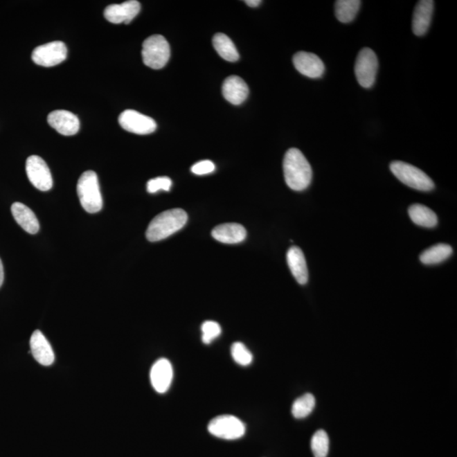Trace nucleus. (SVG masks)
I'll return each instance as SVG.
<instances>
[{"mask_svg": "<svg viewBox=\"0 0 457 457\" xmlns=\"http://www.w3.org/2000/svg\"><path fill=\"white\" fill-rule=\"evenodd\" d=\"M284 177L289 188L296 192L307 189L311 184L312 170L303 152L291 148L285 155Z\"/></svg>", "mask_w": 457, "mask_h": 457, "instance_id": "obj_1", "label": "nucleus"}, {"mask_svg": "<svg viewBox=\"0 0 457 457\" xmlns=\"http://www.w3.org/2000/svg\"><path fill=\"white\" fill-rule=\"evenodd\" d=\"M188 216L181 208H173L159 213L151 221L146 236L148 241L154 242L169 238L186 226Z\"/></svg>", "mask_w": 457, "mask_h": 457, "instance_id": "obj_2", "label": "nucleus"}, {"mask_svg": "<svg viewBox=\"0 0 457 457\" xmlns=\"http://www.w3.org/2000/svg\"><path fill=\"white\" fill-rule=\"evenodd\" d=\"M78 194L82 208L87 213H95L101 210L102 198L97 174L94 171H86L81 175L78 183Z\"/></svg>", "mask_w": 457, "mask_h": 457, "instance_id": "obj_3", "label": "nucleus"}, {"mask_svg": "<svg viewBox=\"0 0 457 457\" xmlns=\"http://www.w3.org/2000/svg\"><path fill=\"white\" fill-rule=\"evenodd\" d=\"M391 170L400 181L411 188L421 192H429L434 188L432 179L416 166L402 161H394L391 163Z\"/></svg>", "mask_w": 457, "mask_h": 457, "instance_id": "obj_4", "label": "nucleus"}, {"mask_svg": "<svg viewBox=\"0 0 457 457\" xmlns=\"http://www.w3.org/2000/svg\"><path fill=\"white\" fill-rule=\"evenodd\" d=\"M142 55L147 66L159 70L165 67L170 60V44L165 37L152 35L143 42Z\"/></svg>", "mask_w": 457, "mask_h": 457, "instance_id": "obj_5", "label": "nucleus"}, {"mask_svg": "<svg viewBox=\"0 0 457 457\" xmlns=\"http://www.w3.org/2000/svg\"><path fill=\"white\" fill-rule=\"evenodd\" d=\"M212 436L219 439L233 440L240 439L246 433V427L239 418L231 415H221L213 418L208 426Z\"/></svg>", "mask_w": 457, "mask_h": 457, "instance_id": "obj_6", "label": "nucleus"}, {"mask_svg": "<svg viewBox=\"0 0 457 457\" xmlns=\"http://www.w3.org/2000/svg\"><path fill=\"white\" fill-rule=\"evenodd\" d=\"M379 61L371 48H365L358 53L355 64V74L359 85L370 89L378 73Z\"/></svg>", "mask_w": 457, "mask_h": 457, "instance_id": "obj_7", "label": "nucleus"}, {"mask_svg": "<svg viewBox=\"0 0 457 457\" xmlns=\"http://www.w3.org/2000/svg\"><path fill=\"white\" fill-rule=\"evenodd\" d=\"M66 56V44L63 42L55 41L38 46L33 52L32 59L38 66L51 67L62 63Z\"/></svg>", "mask_w": 457, "mask_h": 457, "instance_id": "obj_8", "label": "nucleus"}, {"mask_svg": "<svg viewBox=\"0 0 457 457\" xmlns=\"http://www.w3.org/2000/svg\"><path fill=\"white\" fill-rule=\"evenodd\" d=\"M26 174L29 181L38 190L47 192L52 188L53 179L47 163L39 156L33 155L26 160Z\"/></svg>", "mask_w": 457, "mask_h": 457, "instance_id": "obj_9", "label": "nucleus"}, {"mask_svg": "<svg viewBox=\"0 0 457 457\" xmlns=\"http://www.w3.org/2000/svg\"><path fill=\"white\" fill-rule=\"evenodd\" d=\"M119 123L125 131L138 135L151 134L157 128L154 119L132 109L125 110L120 114Z\"/></svg>", "mask_w": 457, "mask_h": 457, "instance_id": "obj_10", "label": "nucleus"}, {"mask_svg": "<svg viewBox=\"0 0 457 457\" xmlns=\"http://www.w3.org/2000/svg\"><path fill=\"white\" fill-rule=\"evenodd\" d=\"M293 64L301 74L310 78H320L325 73V64L314 53L304 51L296 53L293 57Z\"/></svg>", "mask_w": 457, "mask_h": 457, "instance_id": "obj_11", "label": "nucleus"}, {"mask_svg": "<svg viewBox=\"0 0 457 457\" xmlns=\"http://www.w3.org/2000/svg\"><path fill=\"white\" fill-rule=\"evenodd\" d=\"M141 10V5L136 0H129L120 3V5L109 6L105 10V17L107 21L113 24H129Z\"/></svg>", "mask_w": 457, "mask_h": 457, "instance_id": "obj_12", "label": "nucleus"}, {"mask_svg": "<svg viewBox=\"0 0 457 457\" xmlns=\"http://www.w3.org/2000/svg\"><path fill=\"white\" fill-rule=\"evenodd\" d=\"M49 125L64 136H73L78 132L80 121L78 117L67 110H55L48 114Z\"/></svg>", "mask_w": 457, "mask_h": 457, "instance_id": "obj_13", "label": "nucleus"}, {"mask_svg": "<svg viewBox=\"0 0 457 457\" xmlns=\"http://www.w3.org/2000/svg\"><path fill=\"white\" fill-rule=\"evenodd\" d=\"M152 387L159 393H165L173 379L172 365L169 360L161 358L152 366L150 373Z\"/></svg>", "mask_w": 457, "mask_h": 457, "instance_id": "obj_14", "label": "nucleus"}, {"mask_svg": "<svg viewBox=\"0 0 457 457\" xmlns=\"http://www.w3.org/2000/svg\"><path fill=\"white\" fill-rule=\"evenodd\" d=\"M30 352L37 363L51 366L55 361V353L47 339L40 330L34 331L30 340Z\"/></svg>", "mask_w": 457, "mask_h": 457, "instance_id": "obj_15", "label": "nucleus"}, {"mask_svg": "<svg viewBox=\"0 0 457 457\" xmlns=\"http://www.w3.org/2000/svg\"><path fill=\"white\" fill-rule=\"evenodd\" d=\"M434 3L432 0H422L417 3L413 17V30L415 35L424 36L431 24Z\"/></svg>", "mask_w": 457, "mask_h": 457, "instance_id": "obj_16", "label": "nucleus"}, {"mask_svg": "<svg viewBox=\"0 0 457 457\" xmlns=\"http://www.w3.org/2000/svg\"><path fill=\"white\" fill-rule=\"evenodd\" d=\"M222 93L228 102L234 105L242 104L249 94L247 83L236 75L228 76L224 82Z\"/></svg>", "mask_w": 457, "mask_h": 457, "instance_id": "obj_17", "label": "nucleus"}, {"mask_svg": "<svg viewBox=\"0 0 457 457\" xmlns=\"http://www.w3.org/2000/svg\"><path fill=\"white\" fill-rule=\"evenodd\" d=\"M212 236L219 242L236 244L244 241L247 238V231L242 224L227 223L213 228Z\"/></svg>", "mask_w": 457, "mask_h": 457, "instance_id": "obj_18", "label": "nucleus"}, {"mask_svg": "<svg viewBox=\"0 0 457 457\" xmlns=\"http://www.w3.org/2000/svg\"><path fill=\"white\" fill-rule=\"evenodd\" d=\"M287 264L293 276L300 285L308 281V269L303 251L298 247H292L287 251Z\"/></svg>", "mask_w": 457, "mask_h": 457, "instance_id": "obj_19", "label": "nucleus"}, {"mask_svg": "<svg viewBox=\"0 0 457 457\" xmlns=\"http://www.w3.org/2000/svg\"><path fill=\"white\" fill-rule=\"evenodd\" d=\"M11 213L17 223L29 234H36L39 231V223L34 213L21 203L11 206Z\"/></svg>", "mask_w": 457, "mask_h": 457, "instance_id": "obj_20", "label": "nucleus"}, {"mask_svg": "<svg viewBox=\"0 0 457 457\" xmlns=\"http://www.w3.org/2000/svg\"><path fill=\"white\" fill-rule=\"evenodd\" d=\"M410 219L417 226L433 228L438 224L436 213L431 209L422 204L411 205L409 209Z\"/></svg>", "mask_w": 457, "mask_h": 457, "instance_id": "obj_21", "label": "nucleus"}, {"mask_svg": "<svg viewBox=\"0 0 457 457\" xmlns=\"http://www.w3.org/2000/svg\"><path fill=\"white\" fill-rule=\"evenodd\" d=\"M213 45L221 58L228 61V62H235L239 60L240 55L238 49H236L233 42L226 34H216L213 38Z\"/></svg>", "mask_w": 457, "mask_h": 457, "instance_id": "obj_22", "label": "nucleus"}, {"mask_svg": "<svg viewBox=\"0 0 457 457\" xmlns=\"http://www.w3.org/2000/svg\"><path fill=\"white\" fill-rule=\"evenodd\" d=\"M452 247L448 244L440 243L429 247L420 255V260L426 265L440 264L451 256Z\"/></svg>", "mask_w": 457, "mask_h": 457, "instance_id": "obj_23", "label": "nucleus"}, {"mask_svg": "<svg viewBox=\"0 0 457 457\" xmlns=\"http://www.w3.org/2000/svg\"><path fill=\"white\" fill-rule=\"evenodd\" d=\"M360 0H338L335 2V15L342 23L352 22L359 11Z\"/></svg>", "mask_w": 457, "mask_h": 457, "instance_id": "obj_24", "label": "nucleus"}, {"mask_svg": "<svg viewBox=\"0 0 457 457\" xmlns=\"http://www.w3.org/2000/svg\"><path fill=\"white\" fill-rule=\"evenodd\" d=\"M316 405V400L314 395L305 394L297 398L293 403L292 413L293 417L297 419L305 418L312 413Z\"/></svg>", "mask_w": 457, "mask_h": 457, "instance_id": "obj_25", "label": "nucleus"}, {"mask_svg": "<svg viewBox=\"0 0 457 457\" xmlns=\"http://www.w3.org/2000/svg\"><path fill=\"white\" fill-rule=\"evenodd\" d=\"M311 449L314 457H327L330 449V439L325 430H318L311 440Z\"/></svg>", "mask_w": 457, "mask_h": 457, "instance_id": "obj_26", "label": "nucleus"}, {"mask_svg": "<svg viewBox=\"0 0 457 457\" xmlns=\"http://www.w3.org/2000/svg\"><path fill=\"white\" fill-rule=\"evenodd\" d=\"M231 356L236 364L247 366L253 361V355L245 345L241 342H235L231 346Z\"/></svg>", "mask_w": 457, "mask_h": 457, "instance_id": "obj_27", "label": "nucleus"}, {"mask_svg": "<svg viewBox=\"0 0 457 457\" xmlns=\"http://www.w3.org/2000/svg\"><path fill=\"white\" fill-rule=\"evenodd\" d=\"M201 332H203L201 340H203L204 344L208 345L219 337L221 332H222V330H221V327L218 323L206 321L201 325Z\"/></svg>", "mask_w": 457, "mask_h": 457, "instance_id": "obj_28", "label": "nucleus"}, {"mask_svg": "<svg viewBox=\"0 0 457 457\" xmlns=\"http://www.w3.org/2000/svg\"><path fill=\"white\" fill-rule=\"evenodd\" d=\"M172 186V181L169 177H157L152 179L147 184V190L150 193H156L160 190L169 192Z\"/></svg>", "mask_w": 457, "mask_h": 457, "instance_id": "obj_29", "label": "nucleus"}, {"mask_svg": "<svg viewBox=\"0 0 457 457\" xmlns=\"http://www.w3.org/2000/svg\"><path fill=\"white\" fill-rule=\"evenodd\" d=\"M215 170V163L210 160H203V161L198 162L192 167V172L198 175L210 174Z\"/></svg>", "mask_w": 457, "mask_h": 457, "instance_id": "obj_30", "label": "nucleus"}, {"mask_svg": "<svg viewBox=\"0 0 457 457\" xmlns=\"http://www.w3.org/2000/svg\"><path fill=\"white\" fill-rule=\"evenodd\" d=\"M245 3H247V6L255 8L260 5L262 1H260V0H247Z\"/></svg>", "mask_w": 457, "mask_h": 457, "instance_id": "obj_31", "label": "nucleus"}, {"mask_svg": "<svg viewBox=\"0 0 457 457\" xmlns=\"http://www.w3.org/2000/svg\"><path fill=\"white\" fill-rule=\"evenodd\" d=\"M3 278H5V276H3V266L1 259H0V287H2Z\"/></svg>", "mask_w": 457, "mask_h": 457, "instance_id": "obj_32", "label": "nucleus"}]
</instances>
